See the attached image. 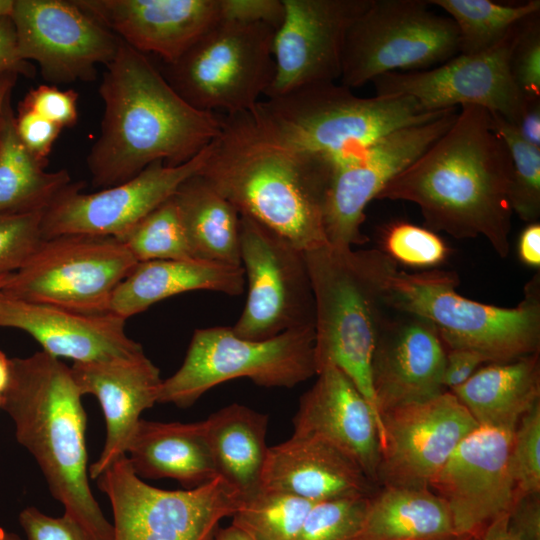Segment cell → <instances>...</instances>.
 <instances>
[{
    "label": "cell",
    "instance_id": "ac0fdd59",
    "mask_svg": "<svg viewBox=\"0 0 540 540\" xmlns=\"http://www.w3.org/2000/svg\"><path fill=\"white\" fill-rule=\"evenodd\" d=\"M378 482L383 486L429 487L451 454L479 427L451 392L382 414Z\"/></svg>",
    "mask_w": 540,
    "mask_h": 540
},
{
    "label": "cell",
    "instance_id": "52a82bcc",
    "mask_svg": "<svg viewBox=\"0 0 540 540\" xmlns=\"http://www.w3.org/2000/svg\"><path fill=\"white\" fill-rule=\"evenodd\" d=\"M453 271L395 270L388 278L389 308L428 320L446 349L465 348L491 362H507L539 352L540 274L525 285L516 307L480 303L460 295Z\"/></svg>",
    "mask_w": 540,
    "mask_h": 540
},
{
    "label": "cell",
    "instance_id": "f5cc1de1",
    "mask_svg": "<svg viewBox=\"0 0 540 540\" xmlns=\"http://www.w3.org/2000/svg\"><path fill=\"white\" fill-rule=\"evenodd\" d=\"M508 514L505 513L489 523L478 540H521L508 527Z\"/></svg>",
    "mask_w": 540,
    "mask_h": 540
},
{
    "label": "cell",
    "instance_id": "f6af8a7d",
    "mask_svg": "<svg viewBox=\"0 0 540 540\" xmlns=\"http://www.w3.org/2000/svg\"><path fill=\"white\" fill-rule=\"evenodd\" d=\"M17 133L29 151L48 163V156L61 133V128L37 113L20 107L15 117Z\"/></svg>",
    "mask_w": 540,
    "mask_h": 540
},
{
    "label": "cell",
    "instance_id": "8fae6325",
    "mask_svg": "<svg viewBox=\"0 0 540 540\" xmlns=\"http://www.w3.org/2000/svg\"><path fill=\"white\" fill-rule=\"evenodd\" d=\"M95 481L112 507L113 540H215L222 519L232 517L243 500L220 476L185 490L151 486L126 455Z\"/></svg>",
    "mask_w": 540,
    "mask_h": 540
},
{
    "label": "cell",
    "instance_id": "8d00e7d4",
    "mask_svg": "<svg viewBox=\"0 0 540 540\" xmlns=\"http://www.w3.org/2000/svg\"><path fill=\"white\" fill-rule=\"evenodd\" d=\"M495 132L504 141L512 164L510 204L513 213L528 223L540 216V149L526 143L512 123L490 113Z\"/></svg>",
    "mask_w": 540,
    "mask_h": 540
},
{
    "label": "cell",
    "instance_id": "d6a6232c",
    "mask_svg": "<svg viewBox=\"0 0 540 540\" xmlns=\"http://www.w3.org/2000/svg\"><path fill=\"white\" fill-rule=\"evenodd\" d=\"M46 166L21 141L9 99L0 114V215L45 211L71 186L67 170Z\"/></svg>",
    "mask_w": 540,
    "mask_h": 540
},
{
    "label": "cell",
    "instance_id": "11a10c76",
    "mask_svg": "<svg viewBox=\"0 0 540 540\" xmlns=\"http://www.w3.org/2000/svg\"><path fill=\"white\" fill-rule=\"evenodd\" d=\"M215 540H251L249 536L238 527L231 524L228 527L220 528Z\"/></svg>",
    "mask_w": 540,
    "mask_h": 540
},
{
    "label": "cell",
    "instance_id": "7bdbcfd3",
    "mask_svg": "<svg viewBox=\"0 0 540 540\" xmlns=\"http://www.w3.org/2000/svg\"><path fill=\"white\" fill-rule=\"evenodd\" d=\"M78 94L73 89L61 90L54 85H40L30 90L21 107L29 109L61 129L76 125Z\"/></svg>",
    "mask_w": 540,
    "mask_h": 540
},
{
    "label": "cell",
    "instance_id": "f546056e",
    "mask_svg": "<svg viewBox=\"0 0 540 540\" xmlns=\"http://www.w3.org/2000/svg\"><path fill=\"white\" fill-rule=\"evenodd\" d=\"M205 433L220 477L248 499L261 490L269 446L268 416L233 403L204 420Z\"/></svg>",
    "mask_w": 540,
    "mask_h": 540
},
{
    "label": "cell",
    "instance_id": "9a60e30c",
    "mask_svg": "<svg viewBox=\"0 0 540 540\" xmlns=\"http://www.w3.org/2000/svg\"><path fill=\"white\" fill-rule=\"evenodd\" d=\"M457 114L453 108L432 121L394 130L334 164L323 212L328 244L353 247L368 241L362 232L367 205L447 131Z\"/></svg>",
    "mask_w": 540,
    "mask_h": 540
},
{
    "label": "cell",
    "instance_id": "9c48e42d",
    "mask_svg": "<svg viewBox=\"0 0 540 540\" xmlns=\"http://www.w3.org/2000/svg\"><path fill=\"white\" fill-rule=\"evenodd\" d=\"M274 34L264 23L220 20L161 73L196 109L250 112L273 80Z\"/></svg>",
    "mask_w": 540,
    "mask_h": 540
},
{
    "label": "cell",
    "instance_id": "cb8c5ba5",
    "mask_svg": "<svg viewBox=\"0 0 540 540\" xmlns=\"http://www.w3.org/2000/svg\"><path fill=\"white\" fill-rule=\"evenodd\" d=\"M126 319L111 312L83 314L24 301L0 291V327L32 336L45 353L74 363L129 358L143 353L125 330Z\"/></svg>",
    "mask_w": 540,
    "mask_h": 540
},
{
    "label": "cell",
    "instance_id": "f35d334b",
    "mask_svg": "<svg viewBox=\"0 0 540 540\" xmlns=\"http://www.w3.org/2000/svg\"><path fill=\"white\" fill-rule=\"evenodd\" d=\"M382 251L397 264L424 269L440 265L449 255L434 231L408 222L393 223L385 230Z\"/></svg>",
    "mask_w": 540,
    "mask_h": 540
},
{
    "label": "cell",
    "instance_id": "91938a15",
    "mask_svg": "<svg viewBox=\"0 0 540 540\" xmlns=\"http://www.w3.org/2000/svg\"><path fill=\"white\" fill-rule=\"evenodd\" d=\"M11 274L9 275H4L2 277H0V291L2 290V288L6 285L9 277H10Z\"/></svg>",
    "mask_w": 540,
    "mask_h": 540
},
{
    "label": "cell",
    "instance_id": "7dc6e473",
    "mask_svg": "<svg viewBox=\"0 0 540 540\" xmlns=\"http://www.w3.org/2000/svg\"><path fill=\"white\" fill-rule=\"evenodd\" d=\"M508 527L521 540H540L539 494L516 496L508 514Z\"/></svg>",
    "mask_w": 540,
    "mask_h": 540
},
{
    "label": "cell",
    "instance_id": "b9f144b4",
    "mask_svg": "<svg viewBox=\"0 0 540 540\" xmlns=\"http://www.w3.org/2000/svg\"><path fill=\"white\" fill-rule=\"evenodd\" d=\"M540 12L522 21L511 55L512 76L527 100L540 99Z\"/></svg>",
    "mask_w": 540,
    "mask_h": 540
},
{
    "label": "cell",
    "instance_id": "7c38bea8",
    "mask_svg": "<svg viewBox=\"0 0 540 540\" xmlns=\"http://www.w3.org/2000/svg\"><path fill=\"white\" fill-rule=\"evenodd\" d=\"M137 263L116 237L59 235L44 239L1 292L78 313L104 314L114 291Z\"/></svg>",
    "mask_w": 540,
    "mask_h": 540
},
{
    "label": "cell",
    "instance_id": "ab89813d",
    "mask_svg": "<svg viewBox=\"0 0 540 540\" xmlns=\"http://www.w3.org/2000/svg\"><path fill=\"white\" fill-rule=\"evenodd\" d=\"M516 496L540 492V403L519 421L509 453Z\"/></svg>",
    "mask_w": 540,
    "mask_h": 540
},
{
    "label": "cell",
    "instance_id": "6125c7cd",
    "mask_svg": "<svg viewBox=\"0 0 540 540\" xmlns=\"http://www.w3.org/2000/svg\"><path fill=\"white\" fill-rule=\"evenodd\" d=\"M1 402H2V396L0 395V407H1Z\"/></svg>",
    "mask_w": 540,
    "mask_h": 540
},
{
    "label": "cell",
    "instance_id": "ee69618b",
    "mask_svg": "<svg viewBox=\"0 0 540 540\" xmlns=\"http://www.w3.org/2000/svg\"><path fill=\"white\" fill-rule=\"evenodd\" d=\"M19 523L27 540H95L76 520L63 514L52 517L36 507H27L19 514Z\"/></svg>",
    "mask_w": 540,
    "mask_h": 540
},
{
    "label": "cell",
    "instance_id": "e0dca14e",
    "mask_svg": "<svg viewBox=\"0 0 540 540\" xmlns=\"http://www.w3.org/2000/svg\"><path fill=\"white\" fill-rule=\"evenodd\" d=\"M209 145L184 164L171 166L157 161L130 180L93 193H82V183H72L43 212V238L65 234L123 235L200 171Z\"/></svg>",
    "mask_w": 540,
    "mask_h": 540
},
{
    "label": "cell",
    "instance_id": "277c9868",
    "mask_svg": "<svg viewBox=\"0 0 540 540\" xmlns=\"http://www.w3.org/2000/svg\"><path fill=\"white\" fill-rule=\"evenodd\" d=\"M71 367L44 351L10 358V380L1 407L15 436L35 459L65 514L95 540H113L89 484L87 417Z\"/></svg>",
    "mask_w": 540,
    "mask_h": 540
},
{
    "label": "cell",
    "instance_id": "f1b7e54d",
    "mask_svg": "<svg viewBox=\"0 0 540 540\" xmlns=\"http://www.w3.org/2000/svg\"><path fill=\"white\" fill-rule=\"evenodd\" d=\"M451 392L480 427L514 432L521 418L540 403L539 352L488 363Z\"/></svg>",
    "mask_w": 540,
    "mask_h": 540
},
{
    "label": "cell",
    "instance_id": "9f6ffc18",
    "mask_svg": "<svg viewBox=\"0 0 540 540\" xmlns=\"http://www.w3.org/2000/svg\"><path fill=\"white\" fill-rule=\"evenodd\" d=\"M10 380V358L0 350V395L5 392Z\"/></svg>",
    "mask_w": 540,
    "mask_h": 540
},
{
    "label": "cell",
    "instance_id": "e575fe53",
    "mask_svg": "<svg viewBox=\"0 0 540 540\" xmlns=\"http://www.w3.org/2000/svg\"><path fill=\"white\" fill-rule=\"evenodd\" d=\"M314 503L288 493L261 489L242 500L232 516V524L251 540H296Z\"/></svg>",
    "mask_w": 540,
    "mask_h": 540
},
{
    "label": "cell",
    "instance_id": "4fadbf2b",
    "mask_svg": "<svg viewBox=\"0 0 540 540\" xmlns=\"http://www.w3.org/2000/svg\"><path fill=\"white\" fill-rule=\"evenodd\" d=\"M241 266L248 295L232 327L250 340L314 327L315 306L305 251L284 236L240 215Z\"/></svg>",
    "mask_w": 540,
    "mask_h": 540
},
{
    "label": "cell",
    "instance_id": "836d02e7",
    "mask_svg": "<svg viewBox=\"0 0 540 540\" xmlns=\"http://www.w3.org/2000/svg\"><path fill=\"white\" fill-rule=\"evenodd\" d=\"M444 10L459 34V54L485 52L501 42L514 26L540 12V1L501 4L490 0H430Z\"/></svg>",
    "mask_w": 540,
    "mask_h": 540
},
{
    "label": "cell",
    "instance_id": "bcb514c9",
    "mask_svg": "<svg viewBox=\"0 0 540 540\" xmlns=\"http://www.w3.org/2000/svg\"><path fill=\"white\" fill-rule=\"evenodd\" d=\"M221 20L264 23L275 30L284 17L282 0H220Z\"/></svg>",
    "mask_w": 540,
    "mask_h": 540
},
{
    "label": "cell",
    "instance_id": "44dd1931",
    "mask_svg": "<svg viewBox=\"0 0 540 540\" xmlns=\"http://www.w3.org/2000/svg\"><path fill=\"white\" fill-rule=\"evenodd\" d=\"M446 348L428 320L390 308L382 323L372 359L376 406L382 414L433 398L442 385Z\"/></svg>",
    "mask_w": 540,
    "mask_h": 540
},
{
    "label": "cell",
    "instance_id": "6f0895ef",
    "mask_svg": "<svg viewBox=\"0 0 540 540\" xmlns=\"http://www.w3.org/2000/svg\"><path fill=\"white\" fill-rule=\"evenodd\" d=\"M14 0H0V18L10 16Z\"/></svg>",
    "mask_w": 540,
    "mask_h": 540
},
{
    "label": "cell",
    "instance_id": "7a4b0ae2",
    "mask_svg": "<svg viewBox=\"0 0 540 540\" xmlns=\"http://www.w3.org/2000/svg\"><path fill=\"white\" fill-rule=\"evenodd\" d=\"M99 95L100 133L86 158L96 188L128 181L157 161L184 164L221 131L222 116L187 103L145 54L121 39Z\"/></svg>",
    "mask_w": 540,
    "mask_h": 540
},
{
    "label": "cell",
    "instance_id": "2e32d148",
    "mask_svg": "<svg viewBox=\"0 0 540 540\" xmlns=\"http://www.w3.org/2000/svg\"><path fill=\"white\" fill-rule=\"evenodd\" d=\"M21 60H34L50 83L96 78L120 38L74 0H14L10 15Z\"/></svg>",
    "mask_w": 540,
    "mask_h": 540
},
{
    "label": "cell",
    "instance_id": "6da1fadb",
    "mask_svg": "<svg viewBox=\"0 0 540 540\" xmlns=\"http://www.w3.org/2000/svg\"><path fill=\"white\" fill-rule=\"evenodd\" d=\"M512 164L488 110L463 106L447 131L379 193L416 204L425 225L454 238L484 237L509 253Z\"/></svg>",
    "mask_w": 540,
    "mask_h": 540
},
{
    "label": "cell",
    "instance_id": "681fc988",
    "mask_svg": "<svg viewBox=\"0 0 540 540\" xmlns=\"http://www.w3.org/2000/svg\"><path fill=\"white\" fill-rule=\"evenodd\" d=\"M10 72L29 74V68L18 55L14 24L6 16L0 18V75Z\"/></svg>",
    "mask_w": 540,
    "mask_h": 540
},
{
    "label": "cell",
    "instance_id": "db71d44e",
    "mask_svg": "<svg viewBox=\"0 0 540 540\" xmlns=\"http://www.w3.org/2000/svg\"><path fill=\"white\" fill-rule=\"evenodd\" d=\"M18 73L10 72L0 75V114L6 104L11 98L13 86L17 80Z\"/></svg>",
    "mask_w": 540,
    "mask_h": 540
},
{
    "label": "cell",
    "instance_id": "74e56055",
    "mask_svg": "<svg viewBox=\"0 0 540 540\" xmlns=\"http://www.w3.org/2000/svg\"><path fill=\"white\" fill-rule=\"evenodd\" d=\"M370 496L315 502L296 540H356Z\"/></svg>",
    "mask_w": 540,
    "mask_h": 540
},
{
    "label": "cell",
    "instance_id": "8992f818",
    "mask_svg": "<svg viewBox=\"0 0 540 540\" xmlns=\"http://www.w3.org/2000/svg\"><path fill=\"white\" fill-rule=\"evenodd\" d=\"M448 110L427 111L410 96L359 97L340 83L325 82L259 101L250 113L266 131L335 164L394 130Z\"/></svg>",
    "mask_w": 540,
    "mask_h": 540
},
{
    "label": "cell",
    "instance_id": "484cf974",
    "mask_svg": "<svg viewBox=\"0 0 540 540\" xmlns=\"http://www.w3.org/2000/svg\"><path fill=\"white\" fill-rule=\"evenodd\" d=\"M374 483L348 456L312 437L292 435L269 447L261 489L312 502L371 496Z\"/></svg>",
    "mask_w": 540,
    "mask_h": 540
},
{
    "label": "cell",
    "instance_id": "f907efd6",
    "mask_svg": "<svg viewBox=\"0 0 540 540\" xmlns=\"http://www.w3.org/2000/svg\"><path fill=\"white\" fill-rule=\"evenodd\" d=\"M517 253L520 261L533 268L540 267V223H528L521 232Z\"/></svg>",
    "mask_w": 540,
    "mask_h": 540
},
{
    "label": "cell",
    "instance_id": "4dcf8cb0",
    "mask_svg": "<svg viewBox=\"0 0 540 540\" xmlns=\"http://www.w3.org/2000/svg\"><path fill=\"white\" fill-rule=\"evenodd\" d=\"M445 501L428 487L384 486L369 497L356 540H453Z\"/></svg>",
    "mask_w": 540,
    "mask_h": 540
},
{
    "label": "cell",
    "instance_id": "c3c4849f",
    "mask_svg": "<svg viewBox=\"0 0 540 540\" xmlns=\"http://www.w3.org/2000/svg\"><path fill=\"white\" fill-rule=\"evenodd\" d=\"M487 359L480 353L465 349H446L442 385L449 391L464 384Z\"/></svg>",
    "mask_w": 540,
    "mask_h": 540
},
{
    "label": "cell",
    "instance_id": "ba28073f",
    "mask_svg": "<svg viewBox=\"0 0 540 540\" xmlns=\"http://www.w3.org/2000/svg\"><path fill=\"white\" fill-rule=\"evenodd\" d=\"M316 374L314 327L265 340L242 338L232 327L197 329L180 368L162 380L158 403L187 408L211 388L236 378L291 388Z\"/></svg>",
    "mask_w": 540,
    "mask_h": 540
},
{
    "label": "cell",
    "instance_id": "ffe728a7",
    "mask_svg": "<svg viewBox=\"0 0 540 540\" xmlns=\"http://www.w3.org/2000/svg\"><path fill=\"white\" fill-rule=\"evenodd\" d=\"M513 432L478 427L465 437L431 480L447 504L458 536L479 537L516 499L509 453Z\"/></svg>",
    "mask_w": 540,
    "mask_h": 540
},
{
    "label": "cell",
    "instance_id": "3957f363",
    "mask_svg": "<svg viewBox=\"0 0 540 540\" xmlns=\"http://www.w3.org/2000/svg\"><path fill=\"white\" fill-rule=\"evenodd\" d=\"M333 165L266 131L244 112L222 116L198 174L240 215L309 251L328 244L323 212Z\"/></svg>",
    "mask_w": 540,
    "mask_h": 540
},
{
    "label": "cell",
    "instance_id": "30bf717a",
    "mask_svg": "<svg viewBox=\"0 0 540 540\" xmlns=\"http://www.w3.org/2000/svg\"><path fill=\"white\" fill-rule=\"evenodd\" d=\"M429 5L424 0H370L346 32L340 84L357 88L383 74L427 70L457 56L455 23Z\"/></svg>",
    "mask_w": 540,
    "mask_h": 540
},
{
    "label": "cell",
    "instance_id": "5bb4252c",
    "mask_svg": "<svg viewBox=\"0 0 540 540\" xmlns=\"http://www.w3.org/2000/svg\"><path fill=\"white\" fill-rule=\"evenodd\" d=\"M521 24L485 52L458 54L427 70L383 74L372 81L376 95L410 96L427 111L478 106L515 125L532 101L524 97L511 72Z\"/></svg>",
    "mask_w": 540,
    "mask_h": 540
},
{
    "label": "cell",
    "instance_id": "680465c9",
    "mask_svg": "<svg viewBox=\"0 0 540 540\" xmlns=\"http://www.w3.org/2000/svg\"><path fill=\"white\" fill-rule=\"evenodd\" d=\"M0 540H23L17 534L8 532L0 527Z\"/></svg>",
    "mask_w": 540,
    "mask_h": 540
},
{
    "label": "cell",
    "instance_id": "83f0119b",
    "mask_svg": "<svg viewBox=\"0 0 540 540\" xmlns=\"http://www.w3.org/2000/svg\"><path fill=\"white\" fill-rule=\"evenodd\" d=\"M244 287L242 266L198 259L138 262L114 291L109 312L127 319L178 294L210 290L240 295Z\"/></svg>",
    "mask_w": 540,
    "mask_h": 540
},
{
    "label": "cell",
    "instance_id": "603a6c76",
    "mask_svg": "<svg viewBox=\"0 0 540 540\" xmlns=\"http://www.w3.org/2000/svg\"><path fill=\"white\" fill-rule=\"evenodd\" d=\"M122 41L165 64L221 20L220 0H74Z\"/></svg>",
    "mask_w": 540,
    "mask_h": 540
},
{
    "label": "cell",
    "instance_id": "94428289",
    "mask_svg": "<svg viewBox=\"0 0 540 540\" xmlns=\"http://www.w3.org/2000/svg\"><path fill=\"white\" fill-rule=\"evenodd\" d=\"M453 540H478V537H475L472 535H464V536H459Z\"/></svg>",
    "mask_w": 540,
    "mask_h": 540
},
{
    "label": "cell",
    "instance_id": "5b68a950",
    "mask_svg": "<svg viewBox=\"0 0 540 540\" xmlns=\"http://www.w3.org/2000/svg\"><path fill=\"white\" fill-rule=\"evenodd\" d=\"M314 297V357L344 372L371 406L380 427L372 359L388 311L386 285L398 264L382 249L326 244L305 251Z\"/></svg>",
    "mask_w": 540,
    "mask_h": 540
},
{
    "label": "cell",
    "instance_id": "d4e9b609",
    "mask_svg": "<svg viewBox=\"0 0 540 540\" xmlns=\"http://www.w3.org/2000/svg\"><path fill=\"white\" fill-rule=\"evenodd\" d=\"M71 371L81 394L97 398L105 419V443L89 467V478L96 480L126 455L141 414L158 403L162 379L144 352L129 358L73 363Z\"/></svg>",
    "mask_w": 540,
    "mask_h": 540
},
{
    "label": "cell",
    "instance_id": "4316f807",
    "mask_svg": "<svg viewBox=\"0 0 540 540\" xmlns=\"http://www.w3.org/2000/svg\"><path fill=\"white\" fill-rule=\"evenodd\" d=\"M126 456L140 478L173 479L187 489L219 476L204 421L158 422L141 418Z\"/></svg>",
    "mask_w": 540,
    "mask_h": 540
},
{
    "label": "cell",
    "instance_id": "60d3db41",
    "mask_svg": "<svg viewBox=\"0 0 540 540\" xmlns=\"http://www.w3.org/2000/svg\"><path fill=\"white\" fill-rule=\"evenodd\" d=\"M43 212L0 215V277L20 270L44 240Z\"/></svg>",
    "mask_w": 540,
    "mask_h": 540
},
{
    "label": "cell",
    "instance_id": "816d5d0a",
    "mask_svg": "<svg viewBox=\"0 0 540 540\" xmlns=\"http://www.w3.org/2000/svg\"><path fill=\"white\" fill-rule=\"evenodd\" d=\"M514 127L526 143L540 149V99L529 101Z\"/></svg>",
    "mask_w": 540,
    "mask_h": 540
},
{
    "label": "cell",
    "instance_id": "d6986e66",
    "mask_svg": "<svg viewBox=\"0 0 540 540\" xmlns=\"http://www.w3.org/2000/svg\"><path fill=\"white\" fill-rule=\"evenodd\" d=\"M284 17L273 39L274 76L267 99L341 74L346 32L370 0H282Z\"/></svg>",
    "mask_w": 540,
    "mask_h": 540
},
{
    "label": "cell",
    "instance_id": "1f68e13d",
    "mask_svg": "<svg viewBox=\"0 0 540 540\" xmlns=\"http://www.w3.org/2000/svg\"><path fill=\"white\" fill-rule=\"evenodd\" d=\"M194 259L241 266L240 214L198 173L173 194Z\"/></svg>",
    "mask_w": 540,
    "mask_h": 540
},
{
    "label": "cell",
    "instance_id": "d590c367",
    "mask_svg": "<svg viewBox=\"0 0 540 540\" xmlns=\"http://www.w3.org/2000/svg\"><path fill=\"white\" fill-rule=\"evenodd\" d=\"M116 238L125 245L137 262L194 259L173 197Z\"/></svg>",
    "mask_w": 540,
    "mask_h": 540
},
{
    "label": "cell",
    "instance_id": "7402d4cb",
    "mask_svg": "<svg viewBox=\"0 0 540 540\" xmlns=\"http://www.w3.org/2000/svg\"><path fill=\"white\" fill-rule=\"evenodd\" d=\"M293 418V434L319 439L352 459L374 484L381 460L380 427L371 406L334 365L318 371Z\"/></svg>",
    "mask_w": 540,
    "mask_h": 540
}]
</instances>
